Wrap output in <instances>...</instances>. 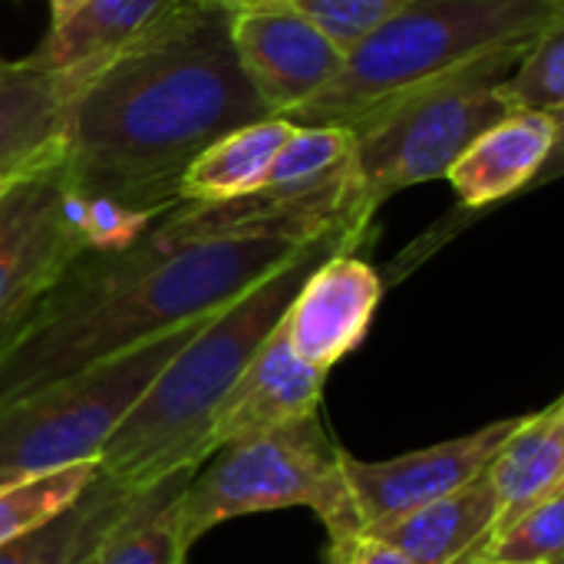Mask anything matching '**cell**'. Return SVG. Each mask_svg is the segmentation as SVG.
<instances>
[{
  "instance_id": "6da1fadb",
  "label": "cell",
  "mask_w": 564,
  "mask_h": 564,
  "mask_svg": "<svg viewBox=\"0 0 564 564\" xmlns=\"http://www.w3.org/2000/svg\"><path fill=\"white\" fill-rule=\"evenodd\" d=\"M271 119L231 46V10L192 0L112 56L73 99L63 169L76 192L165 215L188 165L231 129Z\"/></svg>"
},
{
  "instance_id": "7a4b0ae2",
  "label": "cell",
  "mask_w": 564,
  "mask_h": 564,
  "mask_svg": "<svg viewBox=\"0 0 564 564\" xmlns=\"http://www.w3.org/2000/svg\"><path fill=\"white\" fill-rule=\"evenodd\" d=\"M314 238L241 231L162 248L142 235L122 251L79 254L0 354V410L218 314Z\"/></svg>"
},
{
  "instance_id": "3957f363",
  "label": "cell",
  "mask_w": 564,
  "mask_h": 564,
  "mask_svg": "<svg viewBox=\"0 0 564 564\" xmlns=\"http://www.w3.org/2000/svg\"><path fill=\"white\" fill-rule=\"evenodd\" d=\"M364 231L367 228L360 225L324 231L264 281L212 314L116 423L99 449V473L129 492H145L155 482L212 459L205 449L212 413L281 324L304 278L324 258L354 251Z\"/></svg>"
},
{
  "instance_id": "277c9868",
  "label": "cell",
  "mask_w": 564,
  "mask_h": 564,
  "mask_svg": "<svg viewBox=\"0 0 564 564\" xmlns=\"http://www.w3.org/2000/svg\"><path fill=\"white\" fill-rule=\"evenodd\" d=\"M562 20L564 0H406L347 53L330 86L281 119L350 129L479 56L535 43Z\"/></svg>"
},
{
  "instance_id": "5b68a950",
  "label": "cell",
  "mask_w": 564,
  "mask_h": 564,
  "mask_svg": "<svg viewBox=\"0 0 564 564\" xmlns=\"http://www.w3.org/2000/svg\"><path fill=\"white\" fill-rule=\"evenodd\" d=\"M529 46L479 56L350 126L360 205L373 215L397 192L446 178L456 159L486 129L516 112L502 83Z\"/></svg>"
},
{
  "instance_id": "8992f818",
  "label": "cell",
  "mask_w": 564,
  "mask_h": 564,
  "mask_svg": "<svg viewBox=\"0 0 564 564\" xmlns=\"http://www.w3.org/2000/svg\"><path fill=\"white\" fill-rule=\"evenodd\" d=\"M215 456L208 469L188 479L182 496V535L188 545L221 522L291 506L317 512L330 542L364 532L344 479V449L330 443L317 413L225 446Z\"/></svg>"
},
{
  "instance_id": "52a82bcc",
  "label": "cell",
  "mask_w": 564,
  "mask_h": 564,
  "mask_svg": "<svg viewBox=\"0 0 564 564\" xmlns=\"http://www.w3.org/2000/svg\"><path fill=\"white\" fill-rule=\"evenodd\" d=\"M205 321L169 330L116 360H106L13 406H3L0 489L59 473L76 463H99V449L116 423Z\"/></svg>"
},
{
  "instance_id": "ba28073f",
  "label": "cell",
  "mask_w": 564,
  "mask_h": 564,
  "mask_svg": "<svg viewBox=\"0 0 564 564\" xmlns=\"http://www.w3.org/2000/svg\"><path fill=\"white\" fill-rule=\"evenodd\" d=\"M231 46L241 73L271 116H288L337 79L347 53L301 10L261 0L231 10Z\"/></svg>"
},
{
  "instance_id": "9c48e42d",
  "label": "cell",
  "mask_w": 564,
  "mask_h": 564,
  "mask_svg": "<svg viewBox=\"0 0 564 564\" xmlns=\"http://www.w3.org/2000/svg\"><path fill=\"white\" fill-rule=\"evenodd\" d=\"M63 185L59 145V152L26 169L0 198V314L36 304L86 254L83 241L63 221Z\"/></svg>"
},
{
  "instance_id": "30bf717a",
  "label": "cell",
  "mask_w": 564,
  "mask_h": 564,
  "mask_svg": "<svg viewBox=\"0 0 564 564\" xmlns=\"http://www.w3.org/2000/svg\"><path fill=\"white\" fill-rule=\"evenodd\" d=\"M522 416L489 423L469 436L406 453L383 463H364L344 453V479L360 519V529L390 522L403 512H413L433 499H443L473 479H479L502 443L519 430Z\"/></svg>"
},
{
  "instance_id": "8fae6325",
  "label": "cell",
  "mask_w": 564,
  "mask_h": 564,
  "mask_svg": "<svg viewBox=\"0 0 564 564\" xmlns=\"http://www.w3.org/2000/svg\"><path fill=\"white\" fill-rule=\"evenodd\" d=\"M380 297V274L354 251H337L324 258L297 288L281 317L284 337L301 360L327 373L364 340Z\"/></svg>"
},
{
  "instance_id": "7c38bea8",
  "label": "cell",
  "mask_w": 564,
  "mask_h": 564,
  "mask_svg": "<svg viewBox=\"0 0 564 564\" xmlns=\"http://www.w3.org/2000/svg\"><path fill=\"white\" fill-rule=\"evenodd\" d=\"M324 380L327 373L301 360L291 350L284 327L278 324L212 413L205 436L208 456L225 446L281 430L294 420L314 416L324 393Z\"/></svg>"
},
{
  "instance_id": "4fadbf2b",
  "label": "cell",
  "mask_w": 564,
  "mask_h": 564,
  "mask_svg": "<svg viewBox=\"0 0 564 564\" xmlns=\"http://www.w3.org/2000/svg\"><path fill=\"white\" fill-rule=\"evenodd\" d=\"M109 59L46 73L23 59H0V178L20 175L63 145L73 99Z\"/></svg>"
},
{
  "instance_id": "5bb4252c",
  "label": "cell",
  "mask_w": 564,
  "mask_h": 564,
  "mask_svg": "<svg viewBox=\"0 0 564 564\" xmlns=\"http://www.w3.org/2000/svg\"><path fill=\"white\" fill-rule=\"evenodd\" d=\"M562 139V116L509 112L486 129L446 172L466 208H489L525 188Z\"/></svg>"
},
{
  "instance_id": "9a60e30c",
  "label": "cell",
  "mask_w": 564,
  "mask_h": 564,
  "mask_svg": "<svg viewBox=\"0 0 564 564\" xmlns=\"http://www.w3.org/2000/svg\"><path fill=\"white\" fill-rule=\"evenodd\" d=\"M486 479L496 496V519L479 542H492L516 519L535 509L542 499L564 492V403L555 400L542 413L522 416L519 430L502 443L496 459L486 469ZM476 549V552H479ZM473 552V555H476ZM469 555V558H473ZM466 558V562H469ZM459 562V564H466Z\"/></svg>"
},
{
  "instance_id": "2e32d148",
  "label": "cell",
  "mask_w": 564,
  "mask_h": 564,
  "mask_svg": "<svg viewBox=\"0 0 564 564\" xmlns=\"http://www.w3.org/2000/svg\"><path fill=\"white\" fill-rule=\"evenodd\" d=\"M192 0H83L23 56L26 66L59 73L93 59H112L145 40Z\"/></svg>"
},
{
  "instance_id": "e0dca14e",
  "label": "cell",
  "mask_w": 564,
  "mask_h": 564,
  "mask_svg": "<svg viewBox=\"0 0 564 564\" xmlns=\"http://www.w3.org/2000/svg\"><path fill=\"white\" fill-rule=\"evenodd\" d=\"M492 519H496V496L482 473L469 486L443 499H433L413 512H403L390 522L370 525L364 532L397 549L406 562L459 564L479 549Z\"/></svg>"
},
{
  "instance_id": "ac0fdd59",
  "label": "cell",
  "mask_w": 564,
  "mask_h": 564,
  "mask_svg": "<svg viewBox=\"0 0 564 564\" xmlns=\"http://www.w3.org/2000/svg\"><path fill=\"white\" fill-rule=\"evenodd\" d=\"M294 122L271 116L212 142L182 175L178 202H228L261 192Z\"/></svg>"
},
{
  "instance_id": "d6986e66",
  "label": "cell",
  "mask_w": 564,
  "mask_h": 564,
  "mask_svg": "<svg viewBox=\"0 0 564 564\" xmlns=\"http://www.w3.org/2000/svg\"><path fill=\"white\" fill-rule=\"evenodd\" d=\"M135 496L139 492H129L99 473L63 516L3 545L0 564H89Z\"/></svg>"
},
{
  "instance_id": "ffe728a7",
  "label": "cell",
  "mask_w": 564,
  "mask_h": 564,
  "mask_svg": "<svg viewBox=\"0 0 564 564\" xmlns=\"http://www.w3.org/2000/svg\"><path fill=\"white\" fill-rule=\"evenodd\" d=\"M195 473H175L139 492L89 564H185L192 545L182 535V496Z\"/></svg>"
},
{
  "instance_id": "44dd1931",
  "label": "cell",
  "mask_w": 564,
  "mask_h": 564,
  "mask_svg": "<svg viewBox=\"0 0 564 564\" xmlns=\"http://www.w3.org/2000/svg\"><path fill=\"white\" fill-rule=\"evenodd\" d=\"M350 172H354V132L347 126L294 122L261 188L278 195H311L327 185H337Z\"/></svg>"
},
{
  "instance_id": "7402d4cb",
  "label": "cell",
  "mask_w": 564,
  "mask_h": 564,
  "mask_svg": "<svg viewBox=\"0 0 564 564\" xmlns=\"http://www.w3.org/2000/svg\"><path fill=\"white\" fill-rule=\"evenodd\" d=\"M99 476V463H76L50 476L0 489V549L63 516Z\"/></svg>"
},
{
  "instance_id": "603a6c76",
  "label": "cell",
  "mask_w": 564,
  "mask_h": 564,
  "mask_svg": "<svg viewBox=\"0 0 564 564\" xmlns=\"http://www.w3.org/2000/svg\"><path fill=\"white\" fill-rule=\"evenodd\" d=\"M466 564H564V492L542 499Z\"/></svg>"
},
{
  "instance_id": "cb8c5ba5",
  "label": "cell",
  "mask_w": 564,
  "mask_h": 564,
  "mask_svg": "<svg viewBox=\"0 0 564 564\" xmlns=\"http://www.w3.org/2000/svg\"><path fill=\"white\" fill-rule=\"evenodd\" d=\"M509 106L519 112L562 116L564 106V20L549 26L502 83Z\"/></svg>"
},
{
  "instance_id": "d4e9b609",
  "label": "cell",
  "mask_w": 564,
  "mask_h": 564,
  "mask_svg": "<svg viewBox=\"0 0 564 564\" xmlns=\"http://www.w3.org/2000/svg\"><path fill=\"white\" fill-rule=\"evenodd\" d=\"M314 20L344 53L360 46L406 0H284Z\"/></svg>"
},
{
  "instance_id": "484cf974",
  "label": "cell",
  "mask_w": 564,
  "mask_h": 564,
  "mask_svg": "<svg viewBox=\"0 0 564 564\" xmlns=\"http://www.w3.org/2000/svg\"><path fill=\"white\" fill-rule=\"evenodd\" d=\"M327 564H413L406 562L397 549H390L387 542L367 535V532H357L350 539H340V542H330V555Z\"/></svg>"
},
{
  "instance_id": "4316f807",
  "label": "cell",
  "mask_w": 564,
  "mask_h": 564,
  "mask_svg": "<svg viewBox=\"0 0 564 564\" xmlns=\"http://www.w3.org/2000/svg\"><path fill=\"white\" fill-rule=\"evenodd\" d=\"M33 307L36 304H26V307H17V311H7V314H0V354L10 347V340L20 334V327L26 324V317L33 314Z\"/></svg>"
},
{
  "instance_id": "83f0119b",
  "label": "cell",
  "mask_w": 564,
  "mask_h": 564,
  "mask_svg": "<svg viewBox=\"0 0 564 564\" xmlns=\"http://www.w3.org/2000/svg\"><path fill=\"white\" fill-rule=\"evenodd\" d=\"M79 3H83V0H50V17H53V23L66 20ZM53 23H50V26H53Z\"/></svg>"
},
{
  "instance_id": "f1b7e54d",
  "label": "cell",
  "mask_w": 564,
  "mask_h": 564,
  "mask_svg": "<svg viewBox=\"0 0 564 564\" xmlns=\"http://www.w3.org/2000/svg\"><path fill=\"white\" fill-rule=\"evenodd\" d=\"M208 3H218L225 10H238V7H248V3H261V0H208Z\"/></svg>"
},
{
  "instance_id": "f546056e",
  "label": "cell",
  "mask_w": 564,
  "mask_h": 564,
  "mask_svg": "<svg viewBox=\"0 0 564 564\" xmlns=\"http://www.w3.org/2000/svg\"><path fill=\"white\" fill-rule=\"evenodd\" d=\"M20 175H23V172H20ZM20 175H10V178H0V198H3V192H7V188H10V185H13V182L20 178Z\"/></svg>"
}]
</instances>
